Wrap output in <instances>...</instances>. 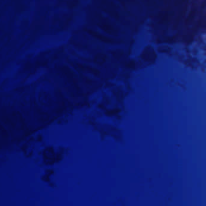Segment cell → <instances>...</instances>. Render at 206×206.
<instances>
[{
    "instance_id": "1",
    "label": "cell",
    "mask_w": 206,
    "mask_h": 206,
    "mask_svg": "<svg viewBox=\"0 0 206 206\" xmlns=\"http://www.w3.org/2000/svg\"><path fill=\"white\" fill-rule=\"evenodd\" d=\"M78 67L80 68L81 69H84L85 71H87L90 73H92L93 74H98L99 72H98L97 70H95V69H93L89 66H85L84 65H81V64H77Z\"/></svg>"
}]
</instances>
